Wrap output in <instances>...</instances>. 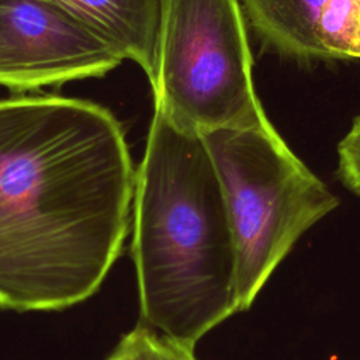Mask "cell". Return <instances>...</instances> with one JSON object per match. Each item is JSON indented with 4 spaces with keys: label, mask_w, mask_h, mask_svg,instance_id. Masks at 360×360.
<instances>
[{
    "label": "cell",
    "mask_w": 360,
    "mask_h": 360,
    "mask_svg": "<svg viewBox=\"0 0 360 360\" xmlns=\"http://www.w3.org/2000/svg\"><path fill=\"white\" fill-rule=\"evenodd\" d=\"M135 179L122 127L103 105L0 100V308L90 298L122 250Z\"/></svg>",
    "instance_id": "cell-1"
},
{
    "label": "cell",
    "mask_w": 360,
    "mask_h": 360,
    "mask_svg": "<svg viewBox=\"0 0 360 360\" xmlns=\"http://www.w3.org/2000/svg\"><path fill=\"white\" fill-rule=\"evenodd\" d=\"M132 257L142 323L194 349L236 309L235 246L201 134L159 111L136 169Z\"/></svg>",
    "instance_id": "cell-2"
},
{
    "label": "cell",
    "mask_w": 360,
    "mask_h": 360,
    "mask_svg": "<svg viewBox=\"0 0 360 360\" xmlns=\"http://www.w3.org/2000/svg\"><path fill=\"white\" fill-rule=\"evenodd\" d=\"M214 162L235 246L236 309L248 311L298 239L339 205L271 122L201 134Z\"/></svg>",
    "instance_id": "cell-3"
},
{
    "label": "cell",
    "mask_w": 360,
    "mask_h": 360,
    "mask_svg": "<svg viewBox=\"0 0 360 360\" xmlns=\"http://www.w3.org/2000/svg\"><path fill=\"white\" fill-rule=\"evenodd\" d=\"M155 111L204 134L267 121L239 0H160Z\"/></svg>",
    "instance_id": "cell-4"
},
{
    "label": "cell",
    "mask_w": 360,
    "mask_h": 360,
    "mask_svg": "<svg viewBox=\"0 0 360 360\" xmlns=\"http://www.w3.org/2000/svg\"><path fill=\"white\" fill-rule=\"evenodd\" d=\"M124 58L52 0H0V84L14 91L101 77Z\"/></svg>",
    "instance_id": "cell-5"
},
{
    "label": "cell",
    "mask_w": 360,
    "mask_h": 360,
    "mask_svg": "<svg viewBox=\"0 0 360 360\" xmlns=\"http://www.w3.org/2000/svg\"><path fill=\"white\" fill-rule=\"evenodd\" d=\"M256 32L295 58L360 59V0H242Z\"/></svg>",
    "instance_id": "cell-6"
},
{
    "label": "cell",
    "mask_w": 360,
    "mask_h": 360,
    "mask_svg": "<svg viewBox=\"0 0 360 360\" xmlns=\"http://www.w3.org/2000/svg\"><path fill=\"white\" fill-rule=\"evenodd\" d=\"M131 59L148 76L156 77L160 28V0H52Z\"/></svg>",
    "instance_id": "cell-7"
},
{
    "label": "cell",
    "mask_w": 360,
    "mask_h": 360,
    "mask_svg": "<svg viewBox=\"0 0 360 360\" xmlns=\"http://www.w3.org/2000/svg\"><path fill=\"white\" fill-rule=\"evenodd\" d=\"M105 360H197L194 349L139 323Z\"/></svg>",
    "instance_id": "cell-8"
},
{
    "label": "cell",
    "mask_w": 360,
    "mask_h": 360,
    "mask_svg": "<svg viewBox=\"0 0 360 360\" xmlns=\"http://www.w3.org/2000/svg\"><path fill=\"white\" fill-rule=\"evenodd\" d=\"M338 176L347 190L360 197V115L338 145Z\"/></svg>",
    "instance_id": "cell-9"
}]
</instances>
